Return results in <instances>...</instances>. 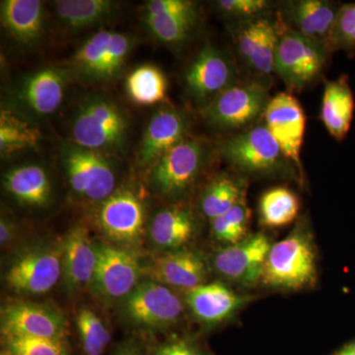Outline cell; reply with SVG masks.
Segmentation results:
<instances>
[{"mask_svg": "<svg viewBox=\"0 0 355 355\" xmlns=\"http://www.w3.org/2000/svg\"><path fill=\"white\" fill-rule=\"evenodd\" d=\"M317 251L309 226L300 222L291 234L272 244L261 282L270 288L297 291L316 284Z\"/></svg>", "mask_w": 355, "mask_h": 355, "instance_id": "obj_1", "label": "cell"}, {"mask_svg": "<svg viewBox=\"0 0 355 355\" xmlns=\"http://www.w3.org/2000/svg\"><path fill=\"white\" fill-rule=\"evenodd\" d=\"M128 121L113 101L103 96H89L71 121L72 142L100 153H116L125 146Z\"/></svg>", "mask_w": 355, "mask_h": 355, "instance_id": "obj_2", "label": "cell"}, {"mask_svg": "<svg viewBox=\"0 0 355 355\" xmlns=\"http://www.w3.org/2000/svg\"><path fill=\"white\" fill-rule=\"evenodd\" d=\"M275 72L291 90H302L315 83L328 62L327 44L302 36L279 23Z\"/></svg>", "mask_w": 355, "mask_h": 355, "instance_id": "obj_3", "label": "cell"}, {"mask_svg": "<svg viewBox=\"0 0 355 355\" xmlns=\"http://www.w3.org/2000/svg\"><path fill=\"white\" fill-rule=\"evenodd\" d=\"M219 153L229 164L248 175H275L291 164L266 125L222 140Z\"/></svg>", "mask_w": 355, "mask_h": 355, "instance_id": "obj_4", "label": "cell"}, {"mask_svg": "<svg viewBox=\"0 0 355 355\" xmlns=\"http://www.w3.org/2000/svg\"><path fill=\"white\" fill-rule=\"evenodd\" d=\"M270 100L265 81L237 83L205 105L202 114L212 127L237 130L247 127L265 114Z\"/></svg>", "mask_w": 355, "mask_h": 355, "instance_id": "obj_5", "label": "cell"}, {"mask_svg": "<svg viewBox=\"0 0 355 355\" xmlns=\"http://www.w3.org/2000/svg\"><path fill=\"white\" fill-rule=\"evenodd\" d=\"M60 155L70 187L78 197L104 202L113 195L116 174L102 153L69 142Z\"/></svg>", "mask_w": 355, "mask_h": 355, "instance_id": "obj_6", "label": "cell"}, {"mask_svg": "<svg viewBox=\"0 0 355 355\" xmlns=\"http://www.w3.org/2000/svg\"><path fill=\"white\" fill-rule=\"evenodd\" d=\"M132 44V38L123 33L100 31L86 40L71 58L70 64L85 80H110L120 73Z\"/></svg>", "mask_w": 355, "mask_h": 355, "instance_id": "obj_7", "label": "cell"}, {"mask_svg": "<svg viewBox=\"0 0 355 355\" xmlns=\"http://www.w3.org/2000/svg\"><path fill=\"white\" fill-rule=\"evenodd\" d=\"M209 156V148L202 141L184 139L154 164L151 183L162 195L178 197L195 184Z\"/></svg>", "mask_w": 355, "mask_h": 355, "instance_id": "obj_8", "label": "cell"}, {"mask_svg": "<svg viewBox=\"0 0 355 355\" xmlns=\"http://www.w3.org/2000/svg\"><path fill=\"white\" fill-rule=\"evenodd\" d=\"M123 312L137 326L166 328L180 321L184 303L171 287L150 279L139 282L125 298Z\"/></svg>", "mask_w": 355, "mask_h": 355, "instance_id": "obj_9", "label": "cell"}, {"mask_svg": "<svg viewBox=\"0 0 355 355\" xmlns=\"http://www.w3.org/2000/svg\"><path fill=\"white\" fill-rule=\"evenodd\" d=\"M272 244L265 233L248 235L233 246L223 247L214 257V270L223 279L242 286L261 282L263 268Z\"/></svg>", "mask_w": 355, "mask_h": 355, "instance_id": "obj_10", "label": "cell"}, {"mask_svg": "<svg viewBox=\"0 0 355 355\" xmlns=\"http://www.w3.org/2000/svg\"><path fill=\"white\" fill-rule=\"evenodd\" d=\"M62 275V246L37 248L21 254L6 273V284L19 294L51 291Z\"/></svg>", "mask_w": 355, "mask_h": 355, "instance_id": "obj_11", "label": "cell"}, {"mask_svg": "<svg viewBox=\"0 0 355 355\" xmlns=\"http://www.w3.org/2000/svg\"><path fill=\"white\" fill-rule=\"evenodd\" d=\"M97 263L93 289L101 297L125 299L139 284L144 272L139 259L132 252L111 245H97Z\"/></svg>", "mask_w": 355, "mask_h": 355, "instance_id": "obj_12", "label": "cell"}, {"mask_svg": "<svg viewBox=\"0 0 355 355\" xmlns=\"http://www.w3.org/2000/svg\"><path fill=\"white\" fill-rule=\"evenodd\" d=\"M263 116L266 127L284 156L302 175L301 148L304 141L306 119L300 103L289 93H279L268 102Z\"/></svg>", "mask_w": 355, "mask_h": 355, "instance_id": "obj_13", "label": "cell"}, {"mask_svg": "<svg viewBox=\"0 0 355 355\" xmlns=\"http://www.w3.org/2000/svg\"><path fill=\"white\" fill-rule=\"evenodd\" d=\"M184 79L191 97L207 105L237 84L238 74L234 64L224 53L207 44L198 51Z\"/></svg>", "mask_w": 355, "mask_h": 355, "instance_id": "obj_14", "label": "cell"}, {"mask_svg": "<svg viewBox=\"0 0 355 355\" xmlns=\"http://www.w3.org/2000/svg\"><path fill=\"white\" fill-rule=\"evenodd\" d=\"M1 334L6 336L64 340L67 323L62 313L37 303H9L1 310Z\"/></svg>", "mask_w": 355, "mask_h": 355, "instance_id": "obj_15", "label": "cell"}, {"mask_svg": "<svg viewBox=\"0 0 355 355\" xmlns=\"http://www.w3.org/2000/svg\"><path fill=\"white\" fill-rule=\"evenodd\" d=\"M280 25L263 15L243 21L235 34L238 53L254 73L268 76L275 72Z\"/></svg>", "mask_w": 355, "mask_h": 355, "instance_id": "obj_16", "label": "cell"}, {"mask_svg": "<svg viewBox=\"0 0 355 355\" xmlns=\"http://www.w3.org/2000/svg\"><path fill=\"white\" fill-rule=\"evenodd\" d=\"M200 21L197 4L188 0H151L147 2L146 22L149 31L162 43H184Z\"/></svg>", "mask_w": 355, "mask_h": 355, "instance_id": "obj_17", "label": "cell"}, {"mask_svg": "<svg viewBox=\"0 0 355 355\" xmlns=\"http://www.w3.org/2000/svg\"><path fill=\"white\" fill-rule=\"evenodd\" d=\"M98 220L109 239L130 244L144 232V205L132 191H116L103 202Z\"/></svg>", "mask_w": 355, "mask_h": 355, "instance_id": "obj_18", "label": "cell"}, {"mask_svg": "<svg viewBox=\"0 0 355 355\" xmlns=\"http://www.w3.org/2000/svg\"><path fill=\"white\" fill-rule=\"evenodd\" d=\"M146 275L159 284L188 292L207 284L209 268L202 254L182 249L154 259Z\"/></svg>", "mask_w": 355, "mask_h": 355, "instance_id": "obj_19", "label": "cell"}, {"mask_svg": "<svg viewBox=\"0 0 355 355\" xmlns=\"http://www.w3.org/2000/svg\"><path fill=\"white\" fill-rule=\"evenodd\" d=\"M340 6L327 0L287 1L279 20L292 31L327 44Z\"/></svg>", "mask_w": 355, "mask_h": 355, "instance_id": "obj_20", "label": "cell"}, {"mask_svg": "<svg viewBox=\"0 0 355 355\" xmlns=\"http://www.w3.org/2000/svg\"><path fill=\"white\" fill-rule=\"evenodd\" d=\"M190 121L174 109L159 110L149 121L139 148L141 164H155L173 147L187 139Z\"/></svg>", "mask_w": 355, "mask_h": 355, "instance_id": "obj_21", "label": "cell"}, {"mask_svg": "<svg viewBox=\"0 0 355 355\" xmlns=\"http://www.w3.org/2000/svg\"><path fill=\"white\" fill-rule=\"evenodd\" d=\"M220 282L205 284L187 292V303L193 316L207 326L218 324L234 316L250 301Z\"/></svg>", "mask_w": 355, "mask_h": 355, "instance_id": "obj_22", "label": "cell"}, {"mask_svg": "<svg viewBox=\"0 0 355 355\" xmlns=\"http://www.w3.org/2000/svg\"><path fill=\"white\" fill-rule=\"evenodd\" d=\"M96 246L83 226L67 233L62 244V277L67 291H76L92 284L97 263Z\"/></svg>", "mask_w": 355, "mask_h": 355, "instance_id": "obj_23", "label": "cell"}, {"mask_svg": "<svg viewBox=\"0 0 355 355\" xmlns=\"http://www.w3.org/2000/svg\"><path fill=\"white\" fill-rule=\"evenodd\" d=\"M67 74L55 67H46L29 74L19 89L18 97L26 108L37 116L55 113L64 98Z\"/></svg>", "mask_w": 355, "mask_h": 355, "instance_id": "obj_24", "label": "cell"}, {"mask_svg": "<svg viewBox=\"0 0 355 355\" xmlns=\"http://www.w3.org/2000/svg\"><path fill=\"white\" fill-rule=\"evenodd\" d=\"M198 223L187 207H168L157 212L151 220L149 235L154 244L163 249H184L195 238Z\"/></svg>", "mask_w": 355, "mask_h": 355, "instance_id": "obj_25", "label": "cell"}, {"mask_svg": "<svg viewBox=\"0 0 355 355\" xmlns=\"http://www.w3.org/2000/svg\"><path fill=\"white\" fill-rule=\"evenodd\" d=\"M354 99L349 77L343 74L328 81L324 89L321 119L329 133L336 140L345 139L354 120Z\"/></svg>", "mask_w": 355, "mask_h": 355, "instance_id": "obj_26", "label": "cell"}, {"mask_svg": "<svg viewBox=\"0 0 355 355\" xmlns=\"http://www.w3.org/2000/svg\"><path fill=\"white\" fill-rule=\"evenodd\" d=\"M1 21L6 31L18 43H35L43 31V2L39 0L1 1Z\"/></svg>", "mask_w": 355, "mask_h": 355, "instance_id": "obj_27", "label": "cell"}, {"mask_svg": "<svg viewBox=\"0 0 355 355\" xmlns=\"http://www.w3.org/2000/svg\"><path fill=\"white\" fill-rule=\"evenodd\" d=\"M4 187L18 202L29 207H43L51 198L50 177L39 165L13 168L4 177Z\"/></svg>", "mask_w": 355, "mask_h": 355, "instance_id": "obj_28", "label": "cell"}, {"mask_svg": "<svg viewBox=\"0 0 355 355\" xmlns=\"http://www.w3.org/2000/svg\"><path fill=\"white\" fill-rule=\"evenodd\" d=\"M247 184L223 174L210 182L200 198V210L210 221L226 214L246 198Z\"/></svg>", "mask_w": 355, "mask_h": 355, "instance_id": "obj_29", "label": "cell"}, {"mask_svg": "<svg viewBox=\"0 0 355 355\" xmlns=\"http://www.w3.org/2000/svg\"><path fill=\"white\" fill-rule=\"evenodd\" d=\"M116 6L110 0H58L55 2V11L62 24L80 30L107 19Z\"/></svg>", "mask_w": 355, "mask_h": 355, "instance_id": "obj_30", "label": "cell"}, {"mask_svg": "<svg viewBox=\"0 0 355 355\" xmlns=\"http://www.w3.org/2000/svg\"><path fill=\"white\" fill-rule=\"evenodd\" d=\"M300 203L294 191L286 187H275L263 193L259 202L260 221L268 228L288 225L298 216Z\"/></svg>", "mask_w": 355, "mask_h": 355, "instance_id": "obj_31", "label": "cell"}, {"mask_svg": "<svg viewBox=\"0 0 355 355\" xmlns=\"http://www.w3.org/2000/svg\"><path fill=\"white\" fill-rule=\"evenodd\" d=\"M127 92L135 104L150 106L163 101L167 93L164 73L154 65H140L127 79Z\"/></svg>", "mask_w": 355, "mask_h": 355, "instance_id": "obj_32", "label": "cell"}, {"mask_svg": "<svg viewBox=\"0 0 355 355\" xmlns=\"http://www.w3.org/2000/svg\"><path fill=\"white\" fill-rule=\"evenodd\" d=\"M41 135L36 128L12 112L2 110L0 114V153L10 156L38 146Z\"/></svg>", "mask_w": 355, "mask_h": 355, "instance_id": "obj_33", "label": "cell"}, {"mask_svg": "<svg viewBox=\"0 0 355 355\" xmlns=\"http://www.w3.org/2000/svg\"><path fill=\"white\" fill-rule=\"evenodd\" d=\"M251 209L246 198L226 214L211 220V234L224 247L233 246L248 237Z\"/></svg>", "mask_w": 355, "mask_h": 355, "instance_id": "obj_34", "label": "cell"}, {"mask_svg": "<svg viewBox=\"0 0 355 355\" xmlns=\"http://www.w3.org/2000/svg\"><path fill=\"white\" fill-rule=\"evenodd\" d=\"M77 329L86 355H102L111 340L107 327L92 310H79Z\"/></svg>", "mask_w": 355, "mask_h": 355, "instance_id": "obj_35", "label": "cell"}, {"mask_svg": "<svg viewBox=\"0 0 355 355\" xmlns=\"http://www.w3.org/2000/svg\"><path fill=\"white\" fill-rule=\"evenodd\" d=\"M330 53L343 51L347 53L355 51V3L343 4L336 15L328 42Z\"/></svg>", "mask_w": 355, "mask_h": 355, "instance_id": "obj_36", "label": "cell"}, {"mask_svg": "<svg viewBox=\"0 0 355 355\" xmlns=\"http://www.w3.org/2000/svg\"><path fill=\"white\" fill-rule=\"evenodd\" d=\"M6 349L14 355H69L64 340L6 336Z\"/></svg>", "mask_w": 355, "mask_h": 355, "instance_id": "obj_37", "label": "cell"}, {"mask_svg": "<svg viewBox=\"0 0 355 355\" xmlns=\"http://www.w3.org/2000/svg\"><path fill=\"white\" fill-rule=\"evenodd\" d=\"M216 6L224 15L246 21L263 15L270 3L266 0H219Z\"/></svg>", "mask_w": 355, "mask_h": 355, "instance_id": "obj_38", "label": "cell"}, {"mask_svg": "<svg viewBox=\"0 0 355 355\" xmlns=\"http://www.w3.org/2000/svg\"><path fill=\"white\" fill-rule=\"evenodd\" d=\"M153 355H203L197 345L186 340H170L161 345Z\"/></svg>", "mask_w": 355, "mask_h": 355, "instance_id": "obj_39", "label": "cell"}, {"mask_svg": "<svg viewBox=\"0 0 355 355\" xmlns=\"http://www.w3.org/2000/svg\"><path fill=\"white\" fill-rule=\"evenodd\" d=\"M14 237H15V226L12 222L2 216L0 221V242L2 246L12 241Z\"/></svg>", "mask_w": 355, "mask_h": 355, "instance_id": "obj_40", "label": "cell"}, {"mask_svg": "<svg viewBox=\"0 0 355 355\" xmlns=\"http://www.w3.org/2000/svg\"><path fill=\"white\" fill-rule=\"evenodd\" d=\"M114 355H141V352L135 343H128L121 345Z\"/></svg>", "mask_w": 355, "mask_h": 355, "instance_id": "obj_41", "label": "cell"}, {"mask_svg": "<svg viewBox=\"0 0 355 355\" xmlns=\"http://www.w3.org/2000/svg\"><path fill=\"white\" fill-rule=\"evenodd\" d=\"M336 355H355V343H350V345L343 347Z\"/></svg>", "mask_w": 355, "mask_h": 355, "instance_id": "obj_42", "label": "cell"}, {"mask_svg": "<svg viewBox=\"0 0 355 355\" xmlns=\"http://www.w3.org/2000/svg\"><path fill=\"white\" fill-rule=\"evenodd\" d=\"M0 355H14L12 352H10L8 349H6V350H2L1 354Z\"/></svg>", "mask_w": 355, "mask_h": 355, "instance_id": "obj_43", "label": "cell"}]
</instances>
